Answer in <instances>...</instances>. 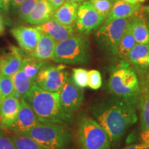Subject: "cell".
Listing matches in <instances>:
<instances>
[{"label": "cell", "instance_id": "6da1fadb", "mask_svg": "<svg viewBox=\"0 0 149 149\" xmlns=\"http://www.w3.org/2000/svg\"><path fill=\"white\" fill-rule=\"evenodd\" d=\"M138 103L113 95L93 102L88 108L91 114L107 131L111 143L120 141L130 126L137 121Z\"/></svg>", "mask_w": 149, "mask_h": 149}, {"label": "cell", "instance_id": "7a4b0ae2", "mask_svg": "<svg viewBox=\"0 0 149 149\" xmlns=\"http://www.w3.org/2000/svg\"><path fill=\"white\" fill-rule=\"evenodd\" d=\"M42 122L57 123L68 126L73 122V116L66 113L61 105L59 92H49L34 84L23 97Z\"/></svg>", "mask_w": 149, "mask_h": 149}, {"label": "cell", "instance_id": "3957f363", "mask_svg": "<svg viewBox=\"0 0 149 149\" xmlns=\"http://www.w3.org/2000/svg\"><path fill=\"white\" fill-rule=\"evenodd\" d=\"M108 87L113 95L139 103L141 91L138 77L126 60L112 68Z\"/></svg>", "mask_w": 149, "mask_h": 149}, {"label": "cell", "instance_id": "277c9868", "mask_svg": "<svg viewBox=\"0 0 149 149\" xmlns=\"http://www.w3.org/2000/svg\"><path fill=\"white\" fill-rule=\"evenodd\" d=\"M52 59L62 64H88L91 61V45L88 37L79 33L57 42Z\"/></svg>", "mask_w": 149, "mask_h": 149}, {"label": "cell", "instance_id": "5b68a950", "mask_svg": "<svg viewBox=\"0 0 149 149\" xmlns=\"http://www.w3.org/2000/svg\"><path fill=\"white\" fill-rule=\"evenodd\" d=\"M76 136L81 149H110L112 144L107 130L84 113L78 116Z\"/></svg>", "mask_w": 149, "mask_h": 149}, {"label": "cell", "instance_id": "8992f818", "mask_svg": "<svg viewBox=\"0 0 149 149\" xmlns=\"http://www.w3.org/2000/svg\"><path fill=\"white\" fill-rule=\"evenodd\" d=\"M66 126L57 123L40 122L34 127L20 134L31 137L47 149H64L71 139Z\"/></svg>", "mask_w": 149, "mask_h": 149}, {"label": "cell", "instance_id": "52a82bcc", "mask_svg": "<svg viewBox=\"0 0 149 149\" xmlns=\"http://www.w3.org/2000/svg\"><path fill=\"white\" fill-rule=\"evenodd\" d=\"M129 18H117L105 20L95 33V40L101 48L111 56H117V48Z\"/></svg>", "mask_w": 149, "mask_h": 149}, {"label": "cell", "instance_id": "ba28073f", "mask_svg": "<svg viewBox=\"0 0 149 149\" xmlns=\"http://www.w3.org/2000/svg\"><path fill=\"white\" fill-rule=\"evenodd\" d=\"M66 66L58 65H44L37 74L35 82L44 90L49 92H59L68 77Z\"/></svg>", "mask_w": 149, "mask_h": 149}, {"label": "cell", "instance_id": "9c48e42d", "mask_svg": "<svg viewBox=\"0 0 149 149\" xmlns=\"http://www.w3.org/2000/svg\"><path fill=\"white\" fill-rule=\"evenodd\" d=\"M105 20L106 18L99 13L89 1H84L78 8L74 28L77 32L86 35L101 26Z\"/></svg>", "mask_w": 149, "mask_h": 149}, {"label": "cell", "instance_id": "30bf717a", "mask_svg": "<svg viewBox=\"0 0 149 149\" xmlns=\"http://www.w3.org/2000/svg\"><path fill=\"white\" fill-rule=\"evenodd\" d=\"M61 105L66 113L72 114L78 111L84 102V91L74 84L72 77L68 75L59 91Z\"/></svg>", "mask_w": 149, "mask_h": 149}, {"label": "cell", "instance_id": "8fae6325", "mask_svg": "<svg viewBox=\"0 0 149 149\" xmlns=\"http://www.w3.org/2000/svg\"><path fill=\"white\" fill-rule=\"evenodd\" d=\"M22 51L32 55L41 36V33L36 27H15L10 31Z\"/></svg>", "mask_w": 149, "mask_h": 149}, {"label": "cell", "instance_id": "7c38bea8", "mask_svg": "<svg viewBox=\"0 0 149 149\" xmlns=\"http://www.w3.org/2000/svg\"><path fill=\"white\" fill-rule=\"evenodd\" d=\"M20 102L21 106L17 117L13 124L8 128L14 133H22L29 130L40 122L34 111L23 97L20 99Z\"/></svg>", "mask_w": 149, "mask_h": 149}, {"label": "cell", "instance_id": "4fadbf2b", "mask_svg": "<svg viewBox=\"0 0 149 149\" xmlns=\"http://www.w3.org/2000/svg\"><path fill=\"white\" fill-rule=\"evenodd\" d=\"M23 59L21 50L15 46H10L7 51L0 53V72L12 76L20 70Z\"/></svg>", "mask_w": 149, "mask_h": 149}, {"label": "cell", "instance_id": "5bb4252c", "mask_svg": "<svg viewBox=\"0 0 149 149\" xmlns=\"http://www.w3.org/2000/svg\"><path fill=\"white\" fill-rule=\"evenodd\" d=\"M36 28L41 33L51 37L57 43L72 37L76 32L75 28L72 25H64L53 18L42 24H39Z\"/></svg>", "mask_w": 149, "mask_h": 149}, {"label": "cell", "instance_id": "9a60e30c", "mask_svg": "<svg viewBox=\"0 0 149 149\" xmlns=\"http://www.w3.org/2000/svg\"><path fill=\"white\" fill-rule=\"evenodd\" d=\"M20 99L10 95L0 102V126L8 129L13 124L20 109Z\"/></svg>", "mask_w": 149, "mask_h": 149}, {"label": "cell", "instance_id": "2e32d148", "mask_svg": "<svg viewBox=\"0 0 149 149\" xmlns=\"http://www.w3.org/2000/svg\"><path fill=\"white\" fill-rule=\"evenodd\" d=\"M54 12L49 0H39L34 10L25 20L30 24L39 25L53 18Z\"/></svg>", "mask_w": 149, "mask_h": 149}, {"label": "cell", "instance_id": "e0dca14e", "mask_svg": "<svg viewBox=\"0 0 149 149\" xmlns=\"http://www.w3.org/2000/svg\"><path fill=\"white\" fill-rule=\"evenodd\" d=\"M78 8V3L66 0L64 4L55 10L53 19L64 25H73L77 19Z\"/></svg>", "mask_w": 149, "mask_h": 149}, {"label": "cell", "instance_id": "ac0fdd59", "mask_svg": "<svg viewBox=\"0 0 149 149\" xmlns=\"http://www.w3.org/2000/svg\"><path fill=\"white\" fill-rule=\"evenodd\" d=\"M141 8L139 3L132 4L124 0H113L111 12L106 20L117 18H130L139 12Z\"/></svg>", "mask_w": 149, "mask_h": 149}, {"label": "cell", "instance_id": "d6986e66", "mask_svg": "<svg viewBox=\"0 0 149 149\" xmlns=\"http://www.w3.org/2000/svg\"><path fill=\"white\" fill-rule=\"evenodd\" d=\"M56 45L57 42L51 37L42 33L36 48L31 56L44 61L52 59L55 53Z\"/></svg>", "mask_w": 149, "mask_h": 149}, {"label": "cell", "instance_id": "ffe728a7", "mask_svg": "<svg viewBox=\"0 0 149 149\" xmlns=\"http://www.w3.org/2000/svg\"><path fill=\"white\" fill-rule=\"evenodd\" d=\"M149 44H136L127 57V60L135 68L144 70L148 68Z\"/></svg>", "mask_w": 149, "mask_h": 149}, {"label": "cell", "instance_id": "44dd1931", "mask_svg": "<svg viewBox=\"0 0 149 149\" xmlns=\"http://www.w3.org/2000/svg\"><path fill=\"white\" fill-rule=\"evenodd\" d=\"M132 33L137 44H149V29L144 18L137 13L130 17Z\"/></svg>", "mask_w": 149, "mask_h": 149}, {"label": "cell", "instance_id": "7402d4cb", "mask_svg": "<svg viewBox=\"0 0 149 149\" xmlns=\"http://www.w3.org/2000/svg\"><path fill=\"white\" fill-rule=\"evenodd\" d=\"M11 77L14 84V95L19 99L24 97L35 83L27 77L21 68Z\"/></svg>", "mask_w": 149, "mask_h": 149}, {"label": "cell", "instance_id": "603a6c76", "mask_svg": "<svg viewBox=\"0 0 149 149\" xmlns=\"http://www.w3.org/2000/svg\"><path fill=\"white\" fill-rule=\"evenodd\" d=\"M137 42L135 40V37L132 33L131 28H130L129 18V23H128L127 27L121 38L120 44H119L117 57L123 60H126L130 51H131V49L135 46Z\"/></svg>", "mask_w": 149, "mask_h": 149}, {"label": "cell", "instance_id": "cb8c5ba5", "mask_svg": "<svg viewBox=\"0 0 149 149\" xmlns=\"http://www.w3.org/2000/svg\"><path fill=\"white\" fill-rule=\"evenodd\" d=\"M44 60L36 59L35 57H26L23 59L21 69L33 81H35L36 77L41 68L46 64Z\"/></svg>", "mask_w": 149, "mask_h": 149}, {"label": "cell", "instance_id": "d4e9b609", "mask_svg": "<svg viewBox=\"0 0 149 149\" xmlns=\"http://www.w3.org/2000/svg\"><path fill=\"white\" fill-rule=\"evenodd\" d=\"M141 131L149 130V91L141 93L139 100Z\"/></svg>", "mask_w": 149, "mask_h": 149}, {"label": "cell", "instance_id": "484cf974", "mask_svg": "<svg viewBox=\"0 0 149 149\" xmlns=\"http://www.w3.org/2000/svg\"><path fill=\"white\" fill-rule=\"evenodd\" d=\"M11 136L17 149H47L29 136L20 133H14Z\"/></svg>", "mask_w": 149, "mask_h": 149}, {"label": "cell", "instance_id": "4316f807", "mask_svg": "<svg viewBox=\"0 0 149 149\" xmlns=\"http://www.w3.org/2000/svg\"><path fill=\"white\" fill-rule=\"evenodd\" d=\"M14 95V84L11 76L0 72V102L7 97Z\"/></svg>", "mask_w": 149, "mask_h": 149}, {"label": "cell", "instance_id": "83f0119b", "mask_svg": "<svg viewBox=\"0 0 149 149\" xmlns=\"http://www.w3.org/2000/svg\"><path fill=\"white\" fill-rule=\"evenodd\" d=\"M72 79L76 85L84 88L88 86V71L82 68H76L72 69Z\"/></svg>", "mask_w": 149, "mask_h": 149}, {"label": "cell", "instance_id": "f1b7e54d", "mask_svg": "<svg viewBox=\"0 0 149 149\" xmlns=\"http://www.w3.org/2000/svg\"><path fill=\"white\" fill-rule=\"evenodd\" d=\"M89 2L99 13L107 19L113 6V0H89Z\"/></svg>", "mask_w": 149, "mask_h": 149}, {"label": "cell", "instance_id": "f546056e", "mask_svg": "<svg viewBox=\"0 0 149 149\" xmlns=\"http://www.w3.org/2000/svg\"><path fill=\"white\" fill-rule=\"evenodd\" d=\"M102 85V78L101 73L97 70H91L88 71V86L93 90H97Z\"/></svg>", "mask_w": 149, "mask_h": 149}, {"label": "cell", "instance_id": "4dcf8cb0", "mask_svg": "<svg viewBox=\"0 0 149 149\" xmlns=\"http://www.w3.org/2000/svg\"><path fill=\"white\" fill-rule=\"evenodd\" d=\"M39 0H25L19 8V15L23 19H26L28 16L34 10Z\"/></svg>", "mask_w": 149, "mask_h": 149}, {"label": "cell", "instance_id": "1f68e13d", "mask_svg": "<svg viewBox=\"0 0 149 149\" xmlns=\"http://www.w3.org/2000/svg\"><path fill=\"white\" fill-rule=\"evenodd\" d=\"M0 149H17L10 136L0 128Z\"/></svg>", "mask_w": 149, "mask_h": 149}, {"label": "cell", "instance_id": "d6a6232c", "mask_svg": "<svg viewBox=\"0 0 149 149\" xmlns=\"http://www.w3.org/2000/svg\"><path fill=\"white\" fill-rule=\"evenodd\" d=\"M149 148V144L141 142L140 144H136L126 146L122 149H148Z\"/></svg>", "mask_w": 149, "mask_h": 149}, {"label": "cell", "instance_id": "836d02e7", "mask_svg": "<svg viewBox=\"0 0 149 149\" xmlns=\"http://www.w3.org/2000/svg\"><path fill=\"white\" fill-rule=\"evenodd\" d=\"M66 1V0H49L50 3H51L54 10H56L57 8H59L61 5L64 4Z\"/></svg>", "mask_w": 149, "mask_h": 149}, {"label": "cell", "instance_id": "e575fe53", "mask_svg": "<svg viewBox=\"0 0 149 149\" xmlns=\"http://www.w3.org/2000/svg\"><path fill=\"white\" fill-rule=\"evenodd\" d=\"M140 140L141 142L149 144V130L141 131L140 135Z\"/></svg>", "mask_w": 149, "mask_h": 149}, {"label": "cell", "instance_id": "d590c367", "mask_svg": "<svg viewBox=\"0 0 149 149\" xmlns=\"http://www.w3.org/2000/svg\"><path fill=\"white\" fill-rule=\"evenodd\" d=\"M24 1L25 0H11L10 5L12 6L13 9L16 10V9L19 8V7L21 6V5L24 3Z\"/></svg>", "mask_w": 149, "mask_h": 149}, {"label": "cell", "instance_id": "8d00e7d4", "mask_svg": "<svg viewBox=\"0 0 149 149\" xmlns=\"http://www.w3.org/2000/svg\"><path fill=\"white\" fill-rule=\"evenodd\" d=\"M10 1L11 0H2L3 10L8 12L9 10V7H10Z\"/></svg>", "mask_w": 149, "mask_h": 149}, {"label": "cell", "instance_id": "74e56055", "mask_svg": "<svg viewBox=\"0 0 149 149\" xmlns=\"http://www.w3.org/2000/svg\"><path fill=\"white\" fill-rule=\"evenodd\" d=\"M4 31V24H3V19L0 17V35H1Z\"/></svg>", "mask_w": 149, "mask_h": 149}, {"label": "cell", "instance_id": "f35d334b", "mask_svg": "<svg viewBox=\"0 0 149 149\" xmlns=\"http://www.w3.org/2000/svg\"><path fill=\"white\" fill-rule=\"evenodd\" d=\"M124 1L129 3H132V4H136L139 3L138 0H124Z\"/></svg>", "mask_w": 149, "mask_h": 149}, {"label": "cell", "instance_id": "ab89813d", "mask_svg": "<svg viewBox=\"0 0 149 149\" xmlns=\"http://www.w3.org/2000/svg\"><path fill=\"white\" fill-rule=\"evenodd\" d=\"M67 1H72V2H74V3H77L78 4H79V3H81L84 1H85V0H67Z\"/></svg>", "mask_w": 149, "mask_h": 149}, {"label": "cell", "instance_id": "60d3db41", "mask_svg": "<svg viewBox=\"0 0 149 149\" xmlns=\"http://www.w3.org/2000/svg\"><path fill=\"white\" fill-rule=\"evenodd\" d=\"M144 9L145 11H146V12H148L149 13V6H147L144 7Z\"/></svg>", "mask_w": 149, "mask_h": 149}, {"label": "cell", "instance_id": "b9f144b4", "mask_svg": "<svg viewBox=\"0 0 149 149\" xmlns=\"http://www.w3.org/2000/svg\"><path fill=\"white\" fill-rule=\"evenodd\" d=\"M0 8L3 9V3H2V0H0Z\"/></svg>", "mask_w": 149, "mask_h": 149}, {"label": "cell", "instance_id": "7bdbcfd3", "mask_svg": "<svg viewBox=\"0 0 149 149\" xmlns=\"http://www.w3.org/2000/svg\"><path fill=\"white\" fill-rule=\"evenodd\" d=\"M146 23H147V25H148V29H149V18H148V22H146Z\"/></svg>", "mask_w": 149, "mask_h": 149}, {"label": "cell", "instance_id": "ee69618b", "mask_svg": "<svg viewBox=\"0 0 149 149\" xmlns=\"http://www.w3.org/2000/svg\"><path fill=\"white\" fill-rule=\"evenodd\" d=\"M139 2H143V1H144V0H138Z\"/></svg>", "mask_w": 149, "mask_h": 149}, {"label": "cell", "instance_id": "f6af8a7d", "mask_svg": "<svg viewBox=\"0 0 149 149\" xmlns=\"http://www.w3.org/2000/svg\"><path fill=\"white\" fill-rule=\"evenodd\" d=\"M148 65H149V57H148Z\"/></svg>", "mask_w": 149, "mask_h": 149}, {"label": "cell", "instance_id": "bcb514c9", "mask_svg": "<svg viewBox=\"0 0 149 149\" xmlns=\"http://www.w3.org/2000/svg\"><path fill=\"white\" fill-rule=\"evenodd\" d=\"M148 91H149V86H148Z\"/></svg>", "mask_w": 149, "mask_h": 149}, {"label": "cell", "instance_id": "7dc6e473", "mask_svg": "<svg viewBox=\"0 0 149 149\" xmlns=\"http://www.w3.org/2000/svg\"><path fill=\"white\" fill-rule=\"evenodd\" d=\"M0 17H1V15H0Z\"/></svg>", "mask_w": 149, "mask_h": 149}, {"label": "cell", "instance_id": "c3c4849f", "mask_svg": "<svg viewBox=\"0 0 149 149\" xmlns=\"http://www.w3.org/2000/svg\"><path fill=\"white\" fill-rule=\"evenodd\" d=\"M148 149H149V148H148Z\"/></svg>", "mask_w": 149, "mask_h": 149}]
</instances>
